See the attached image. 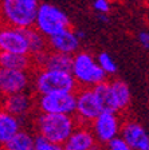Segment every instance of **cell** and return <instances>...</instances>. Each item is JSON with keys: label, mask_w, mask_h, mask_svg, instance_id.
Here are the masks:
<instances>
[{"label": "cell", "mask_w": 149, "mask_h": 150, "mask_svg": "<svg viewBox=\"0 0 149 150\" xmlns=\"http://www.w3.org/2000/svg\"><path fill=\"white\" fill-rule=\"evenodd\" d=\"M39 8L38 0H0L1 25L15 28H32Z\"/></svg>", "instance_id": "cell-1"}, {"label": "cell", "mask_w": 149, "mask_h": 150, "mask_svg": "<svg viewBox=\"0 0 149 150\" xmlns=\"http://www.w3.org/2000/svg\"><path fill=\"white\" fill-rule=\"evenodd\" d=\"M36 130L39 137L63 146L67 138L75 130V119L73 115L41 114L36 118Z\"/></svg>", "instance_id": "cell-2"}, {"label": "cell", "mask_w": 149, "mask_h": 150, "mask_svg": "<svg viewBox=\"0 0 149 150\" xmlns=\"http://www.w3.org/2000/svg\"><path fill=\"white\" fill-rule=\"evenodd\" d=\"M68 27H70V20L67 15L62 12L58 7L48 3L39 4L34 23V28L39 34L51 38L61 31L67 30Z\"/></svg>", "instance_id": "cell-3"}, {"label": "cell", "mask_w": 149, "mask_h": 150, "mask_svg": "<svg viewBox=\"0 0 149 150\" xmlns=\"http://www.w3.org/2000/svg\"><path fill=\"white\" fill-rule=\"evenodd\" d=\"M71 75L77 83L89 88L106 82V74L99 69L96 59L89 52H79L73 56Z\"/></svg>", "instance_id": "cell-4"}, {"label": "cell", "mask_w": 149, "mask_h": 150, "mask_svg": "<svg viewBox=\"0 0 149 150\" xmlns=\"http://www.w3.org/2000/svg\"><path fill=\"white\" fill-rule=\"evenodd\" d=\"M35 87L41 95L74 93L77 90V82L71 72L41 70L35 78Z\"/></svg>", "instance_id": "cell-5"}, {"label": "cell", "mask_w": 149, "mask_h": 150, "mask_svg": "<svg viewBox=\"0 0 149 150\" xmlns=\"http://www.w3.org/2000/svg\"><path fill=\"white\" fill-rule=\"evenodd\" d=\"M41 114L73 115L75 112V93H58L41 95L38 99Z\"/></svg>", "instance_id": "cell-6"}, {"label": "cell", "mask_w": 149, "mask_h": 150, "mask_svg": "<svg viewBox=\"0 0 149 150\" xmlns=\"http://www.w3.org/2000/svg\"><path fill=\"white\" fill-rule=\"evenodd\" d=\"M0 52L30 55L26 30L0 25Z\"/></svg>", "instance_id": "cell-7"}, {"label": "cell", "mask_w": 149, "mask_h": 150, "mask_svg": "<svg viewBox=\"0 0 149 150\" xmlns=\"http://www.w3.org/2000/svg\"><path fill=\"white\" fill-rule=\"evenodd\" d=\"M121 127L114 112L102 111L91 122V134L94 139L101 144H108L113 138L118 137Z\"/></svg>", "instance_id": "cell-8"}, {"label": "cell", "mask_w": 149, "mask_h": 150, "mask_svg": "<svg viewBox=\"0 0 149 150\" xmlns=\"http://www.w3.org/2000/svg\"><path fill=\"white\" fill-rule=\"evenodd\" d=\"M75 112L83 122H93L102 112L93 88H82L75 94Z\"/></svg>", "instance_id": "cell-9"}, {"label": "cell", "mask_w": 149, "mask_h": 150, "mask_svg": "<svg viewBox=\"0 0 149 150\" xmlns=\"http://www.w3.org/2000/svg\"><path fill=\"white\" fill-rule=\"evenodd\" d=\"M30 84L27 71H12L0 69V94L6 97L11 94L24 93Z\"/></svg>", "instance_id": "cell-10"}, {"label": "cell", "mask_w": 149, "mask_h": 150, "mask_svg": "<svg viewBox=\"0 0 149 150\" xmlns=\"http://www.w3.org/2000/svg\"><path fill=\"white\" fill-rule=\"evenodd\" d=\"M121 138L132 150H149V135L146 130L136 122H128L121 127Z\"/></svg>", "instance_id": "cell-11"}, {"label": "cell", "mask_w": 149, "mask_h": 150, "mask_svg": "<svg viewBox=\"0 0 149 150\" xmlns=\"http://www.w3.org/2000/svg\"><path fill=\"white\" fill-rule=\"evenodd\" d=\"M36 63L42 66V70H50V71H63V72H71V63L73 56L66 55V54L59 52H43L34 56Z\"/></svg>", "instance_id": "cell-12"}, {"label": "cell", "mask_w": 149, "mask_h": 150, "mask_svg": "<svg viewBox=\"0 0 149 150\" xmlns=\"http://www.w3.org/2000/svg\"><path fill=\"white\" fill-rule=\"evenodd\" d=\"M1 110L8 114H11L15 118L26 115L30 110H31L32 102L31 97L27 93H18V94H11V95H6L1 99Z\"/></svg>", "instance_id": "cell-13"}, {"label": "cell", "mask_w": 149, "mask_h": 150, "mask_svg": "<svg viewBox=\"0 0 149 150\" xmlns=\"http://www.w3.org/2000/svg\"><path fill=\"white\" fill-rule=\"evenodd\" d=\"M48 47L51 48V51L59 54H66V55H71L78 50L79 47V40L77 39L74 31H71L70 28L61 31L59 34L54 35V36L48 38L47 42Z\"/></svg>", "instance_id": "cell-14"}, {"label": "cell", "mask_w": 149, "mask_h": 150, "mask_svg": "<svg viewBox=\"0 0 149 150\" xmlns=\"http://www.w3.org/2000/svg\"><path fill=\"white\" fill-rule=\"evenodd\" d=\"M65 150H96V139L90 130L87 129H75L71 135L63 144Z\"/></svg>", "instance_id": "cell-15"}, {"label": "cell", "mask_w": 149, "mask_h": 150, "mask_svg": "<svg viewBox=\"0 0 149 150\" xmlns=\"http://www.w3.org/2000/svg\"><path fill=\"white\" fill-rule=\"evenodd\" d=\"M19 131H20L19 118H15L0 109V145L6 146Z\"/></svg>", "instance_id": "cell-16"}, {"label": "cell", "mask_w": 149, "mask_h": 150, "mask_svg": "<svg viewBox=\"0 0 149 150\" xmlns=\"http://www.w3.org/2000/svg\"><path fill=\"white\" fill-rule=\"evenodd\" d=\"M32 59L30 55L0 52V69L12 71H27L31 67Z\"/></svg>", "instance_id": "cell-17"}, {"label": "cell", "mask_w": 149, "mask_h": 150, "mask_svg": "<svg viewBox=\"0 0 149 150\" xmlns=\"http://www.w3.org/2000/svg\"><path fill=\"white\" fill-rule=\"evenodd\" d=\"M93 91L96 94L97 99H98L99 105H101V109L102 111L106 112H117V105H115V100L113 98V93L112 88H110V83L109 82H102V83L97 84L93 87Z\"/></svg>", "instance_id": "cell-18"}, {"label": "cell", "mask_w": 149, "mask_h": 150, "mask_svg": "<svg viewBox=\"0 0 149 150\" xmlns=\"http://www.w3.org/2000/svg\"><path fill=\"white\" fill-rule=\"evenodd\" d=\"M110 88L113 93V98L115 100L118 111L124 110L130 103V90L125 82L122 81H113L110 82Z\"/></svg>", "instance_id": "cell-19"}, {"label": "cell", "mask_w": 149, "mask_h": 150, "mask_svg": "<svg viewBox=\"0 0 149 150\" xmlns=\"http://www.w3.org/2000/svg\"><path fill=\"white\" fill-rule=\"evenodd\" d=\"M26 35H27L28 40V50H30V56H36L39 54H43L47 51V40L46 36H43L42 34L32 28H27L26 30Z\"/></svg>", "instance_id": "cell-20"}, {"label": "cell", "mask_w": 149, "mask_h": 150, "mask_svg": "<svg viewBox=\"0 0 149 150\" xmlns=\"http://www.w3.org/2000/svg\"><path fill=\"white\" fill-rule=\"evenodd\" d=\"M7 150H35V137L28 131L20 130L8 144L4 146Z\"/></svg>", "instance_id": "cell-21"}, {"label": "cell", "mask_w": 149, "mask_h": 150, "mask_svg": "<svg viewBox=\"0 0 149 150\" xmlns=\"http://www.w3.org/2000/svg\"><path fill=\"white\" fill-rule=\"evenodd\" d=\"M96 62H97V64L99 66V69L102 70L106 75L115 74V72H117V64H115L113 58L109 55L108 52H101Z\"/></svg>", "instance_id": "cell-22"}, {"label": "cell", "mask_w": 149, "mask_h": 150, "mask_svg": "<svg viewBox=\"0 0 149 150\" xmlns=\"http://www.w3.org/2000/svg\"><path fill=\"white\" fill-rule=\"evenodd\" d=\"M35 150H65L62 145H56L53 142H48L44 138L38 135L35 138Z\"/></svg>", "instance_id": "cell-23"}, {"label": "cell", "mask_w": 149, "mask_h": 150, "mask_svg": "<svg viewBox=\"0 0 149 150\" xmlns=\"http://www.w3.org/2000/svg\"><path fill=\"white\" fill-rule=\"evenodd\" d=\"M108 147L109 150H132L130 146L121 137H115L110 142H108Z\"/></svg>", "instance_id": "cell-24"}, {"label": "cell", "mask_w": 149, "mask_h": 150, "mask_svg": "<svg viewBox=\"0 0 149 150\" xmlns=\"http://www.w3.org/2000/svg\"><path fill=\"white\" fill-rule=\"evenodd\" d=\"M93 7L98 13H108L110 9V1L109 0H94Z\"/></svg>", "instance_id": "cell-25"}, {"label": "cell", "mask_w": 149, "mask_h": 150, "mask_svg": "<svg viewBox=\"0 0 149 150\" xmlns=\"http://www.w3.org/2000/svg\"><path fill=\"white\" fill-rule=\"evenodd\" d=\"M138 40H140L141 46L144 47V48H146V50H149V32H140L138 34Z\"/></svg>", "instance_id": "cell-26"}, {"label": "cell", "mask_w": 149, "mask_h": 150, "mask_svg": "<svg viewBox=\"0 0 149 150\" xmlns=\"http://www.w3.org/2000/svg\"><path fill=\"white\" fill-rule=\"evenodd\" d=\"M98 18L101 19L102 22H108V18H106V16L103 15V13H98Z\"/></svg>", "instance_id": "cell-27"}, {"label": "cell", "mask_w": 149, "mask_h": 150, "mask_svg": "<svg viewBox=\"0 0 149 150\" xmlns=\"http://www.w3.org/2000/svg\"><path fill=\"white\" fill-rule=\"evenodd\" d=\"M1 99H3V95H1V94H0V103H1Z\"/></svg>", "instance_id": "cell-28"}, {"label": "cell", "mask_w": 149, "mask_h": 150, "mask_svg": "<svg viewBox=\"0 0 149 150\" xmlns=\"http://www.w3.org/2000/svg\"><path fill=\"white\" fill-rule=\"evenodd\" d=\"M4 150H7V149H4Z\"/></svg>", "instance_id": "cell-29"}]
</instances>
